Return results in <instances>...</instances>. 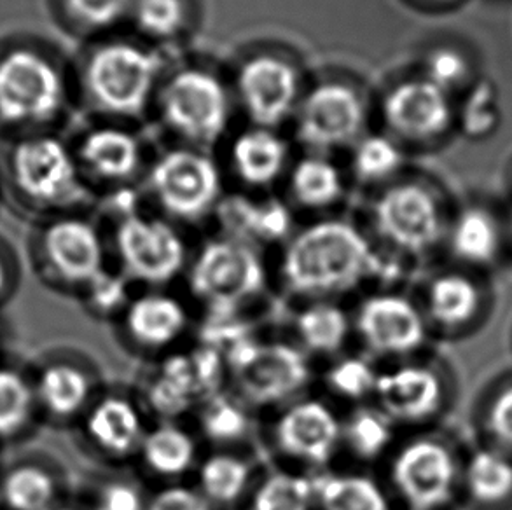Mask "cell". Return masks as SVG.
<instances>
[{
  "mask_svg": "<svg viewBox=\"0 0 512 510\" xmlns=\"http://www.w3.org/2000/svg\"><path fill=\"white\" fill-rule=\"evenodd\" d=\"M172 60L135 35L91 41L72 70L74 91L102 121L135 125L153 114L154 100Z\"/></svg>",
  "mask_w": 512,
  "mask_h": 510,
  "instance_id": "6da1fadb",
  "label": "cell"
},
{
  "mask_svg": "<svg viewBox=\"0 0 512 510\" xmlns=\"http://www.w3.org/2000/svg\"><path fill=\"white\" fill-rule=\"evenodd\" d=\"M381 268L380 252L364 229L343 217H322L285 243L280 275L291 292L319 301L357 289Z\"/></svg>",
  "mask_w": 512,
  "mask_h": 510,
  "instance_id": "7a4b0ae2",
  "label": "cell"
},
{
  "mask_svg": "<svg viewBox=\"0 0 512 510\" xmlns=\"http://www.w3.org/2000/svg\"><path fill=\"white\" fill-rule=\"evenodd\" d=\"M236 114L228 72L198 58L170 63L153 116L175 144L212 151L233 133Z\"/></svg>",
  "mask_w": 512,
  "mask_h": 510,
  "instance_id": "3957f363",
  "label": "cell"
},
{
  "mask_svg": "<svg viewBox=\"0 0 512 510\" xmlns=\"http://www.w3.org/2000/svg\"><path fill=\"white\" fill-rule=\"evenodd\" d=\"M74 77L55 51L21 41L0 48V125L51 130L69 109Z\"/></svg>",
  "mask_w": 512,
  "mask_h": 510,
  "instance_id": "277c9868",
  "label": "cell"
},
{
  "mask_svg": "<svg viewBox=\"0 0 512 510\" xmlns=\"http://www.w3.org/2000/svg\"><path fill=\"white\" fill-rule=\"evenodd\" d=\"M455 203L439 180L409 170L373 193L369 221L387 249L420 259L443 249Z\"/></svg>",
  "mask_w": 512,
  "mask_h": 510,
  "instance_id": "5b68a950",
  "label": "cell"
},
{
  "mask_svg": "<svg viewBox=\"0 0 512 510\" xmlns=\"http://www.w3.org/2000/svg\"><path fill=\"white\" fill-rule=\"evenodd\" d=\"M7 180L23 207L49 217L76 212L91 193L74 145L53 130L16 138L7 154Z\"/></svg>",
  "mask_w": 512,
  "mask_h": 510,
  "instance_id": "8992f818",
  "label": "cell"
},
{
  "mask_svg": "<svg viewBox=\"0 0 512 510\" xmlns=\"http://www.w3.org/2000/svg\"><path fill=\"white\" fill-rule=\"evenodd\" d=\"M374 98L357 77L334 70L312 77L292 118V140L306 152H348L371 130Z\"/></svg>",
  "mask_w": 512,
  "mask_h": 510,
  "instance_id": "52a82bcc",
  "label": "cell"
},
{
  "mask_svg": "<svg viewBox=\"0 0 512 510\" xmlns=\"http://www.w3.org/2000/svg\"><path fill=\"white\" fill-rule=\"evenodd\" d=\"M236 111L249 125L291 126L312 77L291 49L261 44L243 51L229 70Z\"/></svg>",
  "mask_w": 512,
  "mask_h": 510,
  "instance_id": "ba28073f",
  "label": "cell"
},
{
  "mask_svg": "<svg viewBox=\"0 0 512 510\" xmlns=\"http://www.w3.org/2000/svg\"><path fill=\"white\" fill-rule=\"evenodd\" d=\"M142 182L149 200L175 224L215 215L226 196V172L214 152L175 142L151 158Z\"/></svg>",
  "mask_w": 512,
  "mask_h": 510,
  "instance_id": "9c48e42d",
  "label": "cell"
},
{
  "mask_svg": "<svg viewBox=\"0 0 512 510\" xmlns=\"http://www.w3.org/2000/svg\"><path fill=\"white\" fill-rule=\"evenodd\" d=\"M380 128L413 152L437 151L457 133V98L418 70L394 77L374 100Z\"/></svg>",
  "mask_w": 512,
  "mask_h": 510,
  "instance_id": "30bf717a",
  "label": "cell"
},
{
  "mask_svg": "<svg viewBox=\"0 0 512 510\" xmlns=\"http://www.w3.org/2000/svg\"><path fill=\"white\" fill-rule=\"evenodd\" d=\"M465 451L446 435L427 432L395 449L390 483L408 510H451L462 502Z\"/></svg>",
  "mask_w": 512,
  "mask_h": 510,
  "instance_id": "8fae6325",
  "label": "cell"
},
{
  "mask_svg": "<svg viewBox=\"0 0 512 510\" xmlns=\"http://www.w3.org/2000/svg\"><path fill=\"white\" fill-rule=\"evenodd\" d=\"M266 268L257 247L229 236L208 240L189 269V287L210 310L226 315L261 294Z\"/></svg>",
  "mask_w": 512,
  "mask_h": 510,
  "instance_id": "7c38bea8",
  "label": "cell"
},
{
  "mask_svg": "<svg viewBox=\"0 0 512 510\" xmlns=\"http://www.w3.org/2000/svg\"><path fill=\"white\" fill-rule=\"evenodd\" d=\"M39 275L58 289L83 292L105 269V242L95 222L76 212L53 215L35 236Z\"/></svg>",
  "mask_w": 512,
  "mask_h": 510,
  "instance_id": "4fadbf2b",
  "label": "cell"
},
{
  "mask_svg": "<svg viewBox=\"0 0 512 510\" xmlns=\"http://www.w3.org/2000/svg\"><path fill=\"white\" fill-rule=\"evenodd\" d=\"M114 215V252L128 280L156 287L180 275L187 249L175 222L161 214H144L139 207Z\"/></svg>",
  "mask_w": 512,
  "mask_h": 510,
  "instance_id": "5bb4252c",
  "label": "cell"
},
{
  "mask_svg": "<svg viewBox=\"0 0 512 510\" xmlns=\"http://www.w3.org/2000/svg\"><path fill=\"white\" fill-rule=\"evenodd\" d=\"M229 373L240 399L254 406H275L303 392L310 362L298 346L242 339L226 353Z\"/></svg>",
  "mask_w": 512,
  "mask_h": 510,
  "instance_id": "9a60e30c",
  "label": "cell"
},
{
  "mask_svg": "<svg viewBox=\"0 0 512 510\" xmlns=\"http://www.w3.org/2000/svg\"><path fill=\"white\" fill-rule=\"evenodd\" d=\"M72 145L86 182L109 193L133 189L151 163L146 140L135 125L95 119Z\"/></svg>",
  "mask_w": 512,
  "mask_h": 510,
  "instance_id": "2e32d148",
  "label": "cell"
},
{
  "mask_svg": "<svg viewBox=\"0 0 512 510\" xmlns=\"http://www.w3.org/2000/svg\"><path fill=\"white\" fill-rule=\"evenodd\" d=\"M373 399L395 425H430L450 406V376L432 362L404 360L378 374Z\"/></svg>",
  "mask_w": 512,
  "mask_h": 510,
  "instance_id": "e0dca14e",
  "label": "cell"
},
{
  "mask_svg": "<svg viewBox=\"0 0 512 510\" xmlns=\"http://www.w3.org/2000/svg\"><path fill=\"white\" fill-rule=\"evenodd\" d=\"M355 327L369 352L385 359L411 360L434 336L422 304L397 292H378L360 304Z\"/></svg>",
  "mask_w": 512,
  "mask_h": 510,
  "instance_id": "ac0fdd59",
  "label": "cell"
},
{
  "mask_svg": "<svg viewBox=\"0 0 512 510\" xmlns=\"http://www.w3.org/2000/svg\"><path fill=\"white\" fill-rule=\"evenodd\" d=\"M420 304L432 334L465 338L490 317L492 290L485 275L453 264L430 278Z\"/></svg>",
  "mask_w": 512,
  "mask_h": 510,
  "instance_id": "d6986e66",
  "label": "cell"
},
{
  "mask_svg": "<svg viewBox=\"0 0 512 510\" xmlns=\"http://www.w3.org/2000/svg\"><path fill=\"white\" fill-rule=\"evenodd\" d=\"M455 266L485 275L512 249L506 208L483 198L457 201L444 240Z\"/></svg>",
  "mask_w": 512,
  "mask_h": 510,
  "instance_id": "ffe728a7",
  "label": "cell"
},
{
  "mask_svg": "<svg viewBox=\"0 0 512 510\" xmlns=\"http://www.w3.org/2000/svg\"><path fill=\"white\" fill-rule=\"evenodd\" d=\"M291 137L284 130L249 125L233 130L224 142V172L235 179L242 191L270 193L284 184L296 158Z\"/></svg>",
  "mask_w": 512,
  "mask_h": 510,
  "instance_id": "44dd1931",
  "label": "cell"
},
{
  "mask_svg": "<svg viewBox=\"0 0 512 510\" xmlns=\"http://www.w3.org/2000/svg\"><path fill=\"white\" fill-rule=\"evenodd\" d=\"M273 435L285 456L305 465L322 467L338 451L343 423L322 400H294L278 416Z\"/></svg>",
  "mask_w": 512,
  "mask_h": 510,
  "instance_id": "7402d4cb",
  "label": "cell"
},
{
  "mask_svg": "<svg viewBox=\"0 0 512 510\" xmlns=\"http://www.w3.org/2000/svg\"><path fill=\"white\" fill-rule=\"evenodd\" d=\"M214 217L222 235L257 249L287 243L296 231L291 203L271 193H226Z\"/></svg>",
  "mask_w": 512,
  "mask_h": 510,
  "instance_id": "603a6c76",
  "label": "cell"
},
{
  "mask_svg": "<svg viewBox=\"0 0 512 510\" xmlns=\"http://www.w3.org/2000/svg\"><path fill=\"white\" fill-rule=\"evenodd\" d=\"M39 414L53 421L81 420L93 404V380L76 362L55 357L32 371Z\"/></svg>",
  "mask_w": 512,
  "mask_h": 510,
  "instance_id": "cb8c5ba5",
  "label": "cell"
},
{
  "mask_svg": "<svg viewBox=\"0 0 512 510\" xmlns=\"http://www.w3.org/2000/svg\"><path fill=\"white\" fill-rule=\"evenodd\" d=\"M284 184L292 208L322 214L345 200L350 177L336 156L303 151L292 161Z\"/></svg>",
  "mask_w": 512,
  "mask_h": 510,
  "instance_id": "d4e9b609",
  "label": "cell"
},
{
  "mask_svg": "<svg viewBox=\"0 0 512 510\" xmlns=\"http://www.w3.org/2000/svg\"><path fill=\"white\" fill-rule=\"evenodd\" d=\"M81 420L86 441L111 458L137 455L146 437L139 407L121 395H105L93 400Z\"/></svg>",
  "mask_w": 512,
  "mask_h": 510,
  "instance_id": "484cf974",
  "label": "cell"
},
{
  "mask_svg": "<svg viewBox=\"0 0 512 510\" xmlns=\"http://www.w3.org/2000/svg\"><path fill=\"white\" fill-rule=\"evenodd\" d=\"M462 502L471 510H512V456L486 442L467 449Z\"/></svg>",
  "mask_w": 512,
  "mask_h": 510,
  "instance_id": "4316f807",
  "label": "cell"
},
{
  "mask_svg": "<svg viewBox=\"0 0 512 510\" xmlns=\"http://www.w3.org/2000/svg\"><path fill=\"white\" fill-rule=\"evenodd\" d=\"M60 497V477L41 458L21 456L0 467V510H53Z\"/></svg>",
  "mask_w": 512,
  "mask_h": 510,
  "instance_id": "83f0119b",
  "label": "cell"
},
{
  "mask_svg": "<svg viewBox=\"0 0 512 510\" xmlns=\"http://www.w3.org/2000/svg\"><path fill=\"white\" fill-rule=\"evenodd\" d=\"M186 306L177 297L149 292L132 299L125 310V331L135 345L147 350L172 346L186 332Z\"/></svg>",
  "mask_w": 512,
  "mask_h": 510,
  "instance_id": "f1b7e54d",
  "label": "cell"
},
{
  "mask_svg": "<svg viewBox=\"0 0 512 510\" xmlns=\"http://www.w3.org/2000/svg\"><path fill=\"white\" fill-rule=\"evenodd\" d=\"M346 172L350 182L376 193L408 173L411 152L387 131H367L346 152Z\"/></svg>",
  "mask_w": 512,
  "mask_h": 510,
  "instance_id": "f546056e",
  "label": "cell"
},
{
  "mask_svg": "<svg viewBox=\"0 0 512 510\" xmlns=\"http://www.w3.org/2000/svg\"><path fill=\"white\" fill-rule=\"evenodd\" d=\"M39 418L32 371L0 360V446L23 441Z\"/></svg>",
  "mask_w": 512,
  "mask_h": 510,
  "instance_id": "4dcf8cb0",
  "label": "cell"
},
{
  "mask_svg": "<svg viewBox=\"0 0 512 510\" xmlns=\"http://www.w3.org/2000/svg\"><path fill=\"white\" fill-rule=\"evenodd\" d=\"M198 18L196 0H137L130 27L154 48H170L191 34Z\"/></svg>",
  "mask_w": 512,
  "mask_h": 510,
  "instance_id": "1f68e13d",
  "label": "cell"
},
{
  "mask_svg": "<svg viewBox=\"0 0 512 510\" xmlns=\"http://www.w3.org/2000/svg\"><path fill=\"white\" fill-rule=\"evenodd\" d=\"M137 0H51L56 20L70 34L97 41L130 25Z\"/></svg>",
  "mask_w": 512,
  "mask_h": 510,
  "instance_id": "d6a6232c",
  "label": "cell"
},
{
  "mask_svg": "<svg viewBox=\"0 0 512 510\" xmlns=\"http://www.w3.org/2000/svg\"><path fill=\"white\" fill-rule=\"evenodd\" d=\"M147 469L163 479H177L187 474L198 462V446L186 428L163 421L147 430L139 451Z\"/></svg>",
  "mask_w": 512,
  "mask_h": 510,
  "instance_id": "836d02e7",
  "label": "cell"
},
{
  "mask_svg": "<svg viewBox=\"0 0 512 510\" xmlns=\"http://www.w3.org/2000/svg\"><path fill=\"white\" fill-rule=\"evenodd\" d=\"M416 70L457 100L483 79L476 56L464 44L451 41L423 49Z\"/></svg>",
  "mask_w": 512,
  "mask_h": 510,
  "instance_id": "e575fe53",
  "label": "cell"
},
{
  "mask_svg": "<svg viewBox=\"0 0 512 510\" xmlns=\"http://www.w3.org/2000/svg\"><path fill=\"white\" fill-rule=\"evenodd\" d=\"M196 400H201L193 362L189 355H172L154 374L147 388V402L165 420L177 418Z\"/></svg>",
  "mask_w": 512,
  "mask_h": 510,
  "instance_id": "d590c367",
  "label": "cell"
},
{
  "mask_svg": "<svg viewBox=\"0 0 512 510\" xmlns=\"http://www.w3.org/2000/svg\"><path fill=\"white\" fill-rule=\"evenodd\" d=\"M352 331L350 317L340 304L319 299L296 317V334L305 350L315 355H336L345 348Z\"/></svg>",
  "mask_w": 512,
  "mask_h": 510,
  "instance_id": "8d00e7d4",
  "label": "cell"
},
{
  "mask_svg": "<svg viewBox=\"0 0 512 510\" xmlns=\"http://www.w3.org/2000/svg\"><path fill=\"white\" fill-rule=\"evenodd\" d=\"M252 484V467L242 456L214 453L198 467V490L212 505L240 502Z\"/></svg>",
  "mask_w": 512,
  "mask_h": 510,
  "instance_id": "74e56055",
  "label": "cell"
},
{
  "mask_svg": "<svg viewBox=\"0 0 512 510\" xmlns=\"http://www.w3.org/2000/svg\"><path fill=\"white\" fill-rule=\"evenodd\" d=\"M317 509L392 510V502L373 477L333 474L317 481Z\"/></svg>",
  "mask_w": 512,
  "mask_h": 510,
  "instance_id": "f35d334b",
  "label": "cell"
},
{
  "mask_svg": "<svg viewBox=\"0 0 512 510\" xmlns=\"http://www.w3.org/2000/svg\"><path fill=\"white\" fill-rule=\"evenodd\" d=\"M394 421L378 407H359L343 423V439L352 455L373 462L385 455L395 441Z\"/></svg>",
  "mask_w": 512,
  "mask_h": 510,
  "instance_id": "ab89813d",
  "label": "cell"
},
{
  "mask_svg": "<svg viewBox=\"0 0 512 510\" xmlns=\"http://www.w3.org/2000/svg\"><path fill=\"white\" fill-rule=\"evenodd\" d=\"M500 123L499 91L483 77L457 100V133L471 142H483L495 135Z\"/></svg>",
  "mask_w": 512,
  "mask_h": 510,
  "instance_id": "60d3db41",
  "label": "cell"
},
{
  "mask_svg": "<svg viewBox=\"0 0 512 510\" xmlns=\"http://www.w3.org/2000/svg\"><path fill=\"white\" fill-rule=\"evenodd\" d=\"M317 481L296 472H273L252 491L249 510H315Z\"/></svg>",
  "mask_w": 512,
  "mask_h": 510,
  "instance_id": "b9f144b4",
  "label": "cell"
},
{
  "mask_svg": "<svg viewBox=\"0 0 512 510\" xmlns=\"http://www.w3.org/2000/svg\"><path fill=\"white\" fill-rule=\"evenodd\" d=\"M198 420L201 432L217 444L240 441L250 428V416L245 409V402L221 392L201 400Z\"/></svg>",
  "mask_w": 512,
  "mask_h": 510,
  "instance_id": "7bdbcfd3",
  "label": "cell"
},
{
  "mask_svg": "<svg viewBox=\"0 0 512 510\" xmlns=\"http://www.w3.org/2000/svg\"><path fill=\"white\" fill-rule=\"evenodd\" d=\"M483 441L512 456V374L488 390L478 411Z\"/></svg>",
  "mask_w": 512,
  "mask_h": 510,
  "instance_id": "ee69618b",
  "label": "cell"
},
{
  "mask_svg": "<svg viewBox=\"0 0 512 510\" xmlns=\"http://www.w3.org/2000/svg\"><path fill=\"white\" fill-rule=\"evenodd\" d=\"M380 371L362 357H343L327 369V388L340 399L359 400L373 397Z\"/></svg>",
  "mask_w": 512,
  "mask_h": 510,
  "instance_id": "f6af8a7d",
  "label": "cell"
},
{
  "mask_svg": "<svg viewBox=\"0 0 512 510\" xmlns=\"http://www.w3.org/2000/svg\"><path fill=\"white\" fill-rule=\"evenodd\" d=\"M125 275H116L105 269L104 273L93 280V282L81 292L86 301V306L93 313H97L100 317L112 315L118 310H126V306L130 304V296H128V285H126Z\"/></svg>",
  "mask_w": 512,
  "mask_h": 510,
  "instance_id": "bcb514c9",
  "label": "cell"
},
{
  "mask_svg": "<svg viewBox=\"0 0 512 510\" xmlns=\"http://www.w3.org/2000/svg\"><path fill=\"white\" fill-rule=\"evenodd\" d=\"M147 510H214V505L201 495L200 490L170 484L149 498Z\"/></svg>",
  "mask_w": 512,
  "mask_h": 510,
  "instance_id": "7dc6e473",
  "label": "cell"
},
{
  "mask_svg": "<svg viewBox=\"0 0 512 510\" xmlns=\"http://www.w3.org/2000/svg\"><path fill=\"white\" fill-rule=\"evenodd\" d=\"M91 510H147V502L132 484L112 481L100 490Z\"/></svg>",
  "mask_w": 512,
  "mask_h": 510,
  "instance_id": "c3c4849f",
  "label": "cell"
},
{
  "mask_svg": "<svg viewBox=\"0 0 512 510\" xmlns=\"http://www.w3.org/2000/svg\"><path fill=\"white\" fill-rule=\"evenodd\" d=\"M20 269L16 266V257L0 242V308L14 296V290L18 287Z\"/></svg>",
  "mask_w": 512,
  "mask_h": 510,
  "instance_id": "681fc988",
  "label": "cell"
},
{
  "mask_svg": "<svg viewBox=\"0 0 512 510\" xmlns=\"http://www.w3.org/2000/svg\"><path fill=\"white\" fill-rule=\"evenodd\" d=\"M404 2L422 13L446 14L457 11L469 0H404Z\"/></svg>",
  "mask_w": 512,
  "mask_h": 510,
  "instance_id": "f907efd6",
  "label": "cell"
},
{
  "mask_svg": "<svg viewBox=\"0 0 512 510\" xmlns=\"http://www.w3.org/2000/svg\"><path fill=\"white\" fill-rule=\"evenodd\" d=\"M512 194V189H511ZM506 215H507V226H509V233H511V242H512V196L511 201H509V205L506 207Z\"/></svg>",
  "mask_w": 512,
  "mask_h": 510,
  "instance_id": "816d5d0a",
  "label": "cell"
},
{
  "mask_svg": "<svg viewBox=\"0 0 512 510\" xmlns=\"http://www.w3.org/2000/svg\"><path fill=\"white\" fill-rule=\"evenodd\" d=\"M53 510H88V509H77V507H72V505L62 504V505H58V507H56V509H53Z\"/></svg>",
  "mask_w": 512,
  "mask_h": 510,
  "instance_id": "f5cc1de1",
  "label": "cell"
}]
</instances>
